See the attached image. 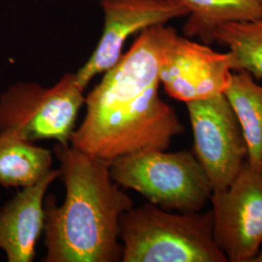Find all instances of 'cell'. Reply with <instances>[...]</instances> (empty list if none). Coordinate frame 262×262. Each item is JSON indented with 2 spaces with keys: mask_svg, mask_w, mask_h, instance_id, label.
Segmentation results:
<instances>
[{
  "mask_svg": "<svg viewBox=\"0 0 262 262\" xmlns=\"http://www.w3.org/2000/svg\"><path fill=\"white\" fill-rule=\"evenodd\" d=\"M162 27L142 30L85 96L84 121L70 140L73 148L110 162L139 150H167L185 131L175 109L159 94Z\"/></svg>",
  "mask_w": 262,
  "mask_h": 262,
  "instance_id": "obj_1",
  "label": "cell"
},
{
  "mask_svg": "<svg viewBox=\"0 0 262 262\" xmlns=\"http://www.w3.org/2000/svg\"><path fill=\"white\" fill-rule=\"evenodd\" d=\"M66 199L44 200L45 262H116L122 259L120 221L133 201L113 182L110 162L57 143Z\"/></svg>",
  "mask_w": 262,
  "mask_h": 262,
  "instance_id": "obj_2",
  "label": "cell"
},
{
  "mask_svg": "<svg viewBox=\"0 0 262 262\" xmlns=\"http://www.w3.org/2000/svg\"><path fill=\"white\" fill-rule=\"evenodd\" d=\"M122 262H227L213 234V214L171 213L151 203L120 221Z\"/></svg>",
  "mask_w": 262,
  "mask_h": 262,
  "instance_id": "obj_3",
  "label": "cell"
},
{
  "mask_svg": "<svg viewBox=\"0 0 262 262\" xmlns=\"http://www.w3.org/2000/svg\"><path fill=\"white\" fill-rule=\"evenodd\" d=\"M110 175L121 187L131 188L164 210L200 212L213 187L194 152L139 150L110 161Z\"/></svg>",
  "mask_w": 262,
  "mask_h": 262,
  "instance_id": "obj_4",
  "label": "cell"
},
{
  "mask_svg": "<svg viewBox=\"0 0 262 262\" xmlns=\"http://www.w3.org/2000/svg\"><path fill=\"white\" fill-rule=\"evenodd\" d=\"M84 102L75 73H67L51 88L19 82L0 95V134L31 143L54 139L68 145Z\"/></svg>",
  "mask_w": 262,
  "mask_h": 262,
  "instance_id": "obj_5",
  "label": "cell"
},
{
  "mask_svg": "<svg viewBox=\"0 0 262 262\" xmlns=\"http://www.w3.org/2000/svg\"><path fill=\"white\" fill-rule=\"evenodd\" d=\"M233 72L230 52H215L163 25L159 81L171 97L187 103L224 94Z\"/></svg>",
  "mask_w": 262,
  "mask_h": 262,
  "instance_id": "obj_6",
  "label": "cell"
},
{
  "mask_svg": "<svg viewBox=\"0 0 262 262\" xmlns=\"http://www.w3.org/2000/svg\"><path fill=\"white\" fill-rule=\"evenodd\" d=\"M193 131L194 155L213 191L228 187L247 161L240 123L225 94L186 103Z\"/></svg>",
  "mask_w": 262,
  "mask_h": 262,
  "instance_id": "obj_7",
  "label": "cell"
},
{
  "mask_svg": "<svg viewBox=\"0 0 262 262\" xmlns=\"http://www.w3.org/2000/svg\"><path fill=\"white\" fill-rule=\"evenodd\" d=\"M213 234L230 262H251L262 245V171L247 161L228 187L210 197Z\"/></svg>",
  "mask_w": 262,
  "mask_h": 262,
  "instance_id": "obj_8",
  "label": "cell"
},
{
  "mask_svg": "<svg viewBox=\"0 0 262 262\" xmlns=\"http://www.w3.org/2000/svg\"><path fill=\"white\" fill-rule=\"evenodd\" d=\"M99 3L104 17L101 37L89 60L75 73L83 90L95 76L118 62L131 35L188 15L180 0H99Z\"/></svg>",
  "mask_w": 262,
  "mask_h": 262,
  "instance_id": "obj_9",
  "label": "cell"
},
{
  "mask_svg": "<svg viewBox=\"0 0 262 262\" xmlns=\"http://www.w3.org/2000/svg\"><path fill=\"white\" fill-rule=\"evenodd\" d=\"M60 176L51 170L36 184L23 187L0 211V249L9 262H30L45 226L44 200L49 186Z\"/></svg>",
  "mask_w": 262,
  "mask_h": 262,
  "instance_id": "obj_10",
  "label": "cell"
},
{
  "mask_svg": "<svg viewBox=\"0 0 262 262\" xmlns=\"http://www.w3.org/2000/svg\"><path fill=\"white\" fill-rule=\"evenodd\" d=\"M224 94L243 132L247 162L262 171V85L249 72L234 71Z\"/></svg>",
  "mask_w": 262,
  "mask_h": 262,
  "instance_id": "obj_11",
  "label": "cell"
},
{
  "mask_svg": "<svg viewBox=\"0 0 262 262\" xmlns=\"http://www.w3.org/2000/svg\"><path fill=\"white\" fill-rule=\"evenodd\" d=\"M52 164L51 150L14 135L0 134V186H32L47 175Z\"/></svg>",
  "mask_w": 262,
  "mask_h": 262,
  "instance_id": "obj_12",
  "label": "cell"
},
{
  "mask_svg": "<svg viewBox=\"0 0 262 262\" xmlns=\"http://www.w3.org/2000/svg\"><path fill=\"white\" fill-rule=\"evenodd\" d=\"M188 10L184 26L187 37H198L202 43H214V30L230 21L253 20L262 17L257 0H180Z\"/></svg>",
  "mask_w": 262,
  "mask_h": 262,
  "instance_id": "obj_13",
  "label": "cell"
},
{
  "mask_svg": "<svg viewBox=\"0 0 262 262\" xmlns=\"http://www.w3.org/2000/svg\"><path fill=\"white\" fill-rule=\"evenodd\" d=\"M214 41L229 49L234 71H247L262 79V17L253 20L230 21L214 30Z\"/></svg>",
  "mask_w": 262,
  "mask_h": 262,
  "instance_id": "obj_14",
  "label": "cell"
},
{
  "mask_svg": "<svg viewBox=\"0 0 262 262\" xmlns=\"http://www.w3.org/2000/svg\"><path fill=\"white\" fill-rule=\"evenodd\" d=\"M251 262H262V245L257 253L253 257Z\"/></svg>",
  "mask_w": 262,
  "mask_h": 262,
  "instance_id": "obj_15",
  "label": "cell"
},
{
  "mask_svg": "<svg viewBox=\"0 0 262 262\" xmlns=\"http://www.w3.org/2000/svg\"><path fill=\"white\" fill-rule=\"evenodd\" d=\"M257 1H258V2H259V3H260V5H261V6H262V0H257Z\"/></svg>",
  "mask_w": 262,
  "mask_h": 262,
  "instance_id": "obj_16",
  "label": "cell"
}]
</instances>
